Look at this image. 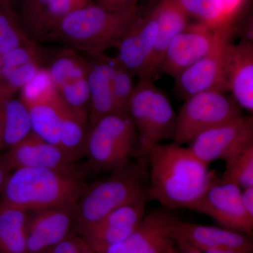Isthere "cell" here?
I'll use <instances>...</instances> for the list:
<instances>
[{"label": "cell", "instance_id": "1", "mask_svg": "<svg viewBox=\"0 0 253 253\" xmlns=\"http://www.w3.org/2000/svg\"><path fill=\"white\" fill-rule=\"evenodd\" d=\"M149 163V200L174 210L195 204L219 180L189 148L174 143L141 145Z\"/></svg>", "mask_w": 253, "mask_h": 253}, {"label": "cell", "instance_id": "2", "mask_svg": "<svg viewBox=\"0 0 253 253\" xmlns=\"http://www.w3.org/2000/svg\"><path fill=\"white\" fill-rule=\"evenodd\" d=\"M111 174L86 186L76 208L73 234L83 231L106 214L126 205L149 201V163L144 154L131 160Z\"/></svg>", "mask_w": 253, "mask_h": 253}, {"label": "cell", "instance_id": "3", "mask_svg": "<svg viewBox=\"0 0 253 253\" xmlns=\"http://www.w3.org/2000/svg\"><path fill=\"white\" fill-rule=\"evenodd\" d=\"M86 188L77 168H20L6 177L0 202L34 212L77 203Z\"/></svg>", "mask_w": 253, "mask_h": 253}, {"label": "cell", "instance_id": "4", "mask_svg": "<svg viewBox=\"0 0 253 253\" xmlns=\"http://www.w3.org/2000/svg\"><path fill=\"white\" fill-rule=\"evenodd\" d=\"M141 15L139 6L118 12L93 3L65 16L49 39L87 55L101 54L109 48L117 47Z\"/></svg>", "mask_w": 253, "mask_h": 253}, {"label": "cell", "instance_id": "5", "mask_svg": "<svg viewBox=\"0 0 253 253\" xmlns=\"http://www.w3.org/2000/svg\"><path fill=\"white\" fill-rule=\"evenodd\" d=\"M143 154L140 139L128 115L106 116L90 126L84 156L93 170L111 172Z\"/></svg>", "mask_w": 253, "mask_h": 253}, {"label": "cell", "instance_id": "6", "mask_svg": "<svg viewBox=\"0 0 253 253\" xmlns=\"http://www.w3.org/2000/svg\"><path fill=\"white\" fill-rule=\"evenodd\" d=\"M127 113L135 126L141 145L172 140L176 115L166 95L153 80L142 78L134 85Z\"/></svg>", "mask_w": 253, "mask_h": 253}, {"label": "cell", "instance_id": "7", "mask_svg": "<svg viewBox=\"0 0 253 253\" xmlns=\"http://www.w3.org/2000/svg\"><path fill=\"white\" fill-rule=\"evenodd\" d=\"M242 115L241 107L231 95L208 91L188 98L176 116L172 143L189 144L204 131Z\"/></svg>", "mask_w": 253, "mask_h": 253}, {"label": "cell", "instance_id": "8", "mask_svg": "<svg viewBox=\"0 0 253 253\" xmlns=\"http://www.w3.org/2000/svg\"><path fill=\"white\" fill-rule=\"evenodd\" d=\"M184 222L172 210H154L126 239L96 253H166L175 246Z\"/></svg>", "mask_w": 253, "mask_h": 253}, {"label": "cell", "instance_id": "9", "mask_svg": "<svg viewBox=\"0 0 253 253\" xmlns=\"http://www.w3.org/2000/svg\"><path fill=\"white\" fill-rule=\"evenodd\" d=\"M253 146V118L243 115L204 131L189 149L205 164L227 161Z\"/></svg>", "mask_w": 253, "mask_h": 253}, {"label": "cell", "instance_id": "10", "mask_svg": "<svg viewBox=\"0 0 253 253\" xmlns=\"http://www.w3.org/2000/svg\"><path fill=\"white\" fill-rule=\"evenodd\" d=\"M45 69L63 102L71 109L89 116V91L85 58L66 47L53 55Z\"/></svg>", "mask_w": 253, "mask_h": 253}, {"label": "cell", "instance_id": "11", "mask_svg": "<svg viewBox=\"0 0 253 253\" xmlns=\"http://www.w3.org/2000/svg\"><path fill=\"white\" fill-rule=\"evenodd\" d=\"M201 24H189L173 38L163 54L155 78L161 75L177 78L186 68L202 59L213 49L223 30Z\"/></svg>", "mask_w": 253, "mask_h": 253}, {"label": "cell", "instance_id": "12", "mask_svg": "<svg viewBox=\"0 0 253 253\" xmlns=\"http://www.w3.org/2000/svg\"><path fill=\"white\" fill-rule=\"evenodd\" d=\"M229 35V27L223 30L213 49L175 78V90L181 99L204 91H229L224 57V46Z\"/></svg>", "mask_w": 253, "mask_h": 253}, {"label": "cell", "instance_id": "13", "mask_svg": "<svg viewBox=\"0 0 253 253\" xmlns=\"http://www.w3.org/2000/svg\"><path fill=\"white\" fill-rule=\"evenodd\" d=\"M241 191L237 186L212 184L189 210L206 214L225 229L253 236V219L241 203Z\"/></svg>", "mask_w": 253, "mask_h": 253}, {"label": "cell", "instance_id": "14", "mask_svg": "<svg viewBox=\"0 0 253 253\" xmlns=\"http://www.w3.org/2000/svg\"><path fill=\"white\" fill-rule=\"evenodd\" d=\"M77 203L29 212L26 230L27 253H44L74 235Z\"/></svg>", "mask_w": 253, "mask_h": 253}, {"label": "cell", "instance_id": "15", "mask_svg": "<svg viewBox=\"0 0 253 253\" xmlns=\"http://www.w3.org/2000/svg\"><path fill=\"white\" fill-rule=\"evenodd\" d=\"M146 203L137 201L114 210L80 236L96 253L124 241L144 217Z\"/></svg>", "mask_w": 253, "mask_h": 253}, {"label": "cell", "instance_id": "16", "mask_svg": "<svg viewBox=\"0 0 253 253\" xmlns=\"http://www.w3.org/2000/svg\"><path fill=\"white\" fill-rule=\"evenodd\" d=\"M158 26L152 12L141 15L116 47V59L134 76L146 78L157 38Z\"/></svg>", "mask_w": 253, "mask_h": 253}, {"label": "cell", "instance_id": "17", "mask_svg": "<svg viewBox=\"0 0 253 253\" xmlns=\"http://www.w3.org/2000/svg\"><path fill=\"white\" fill-rule=\"evenodd\" d=\"M224 70L231 96L241 109L253 111V47L247 41L226 42Z\"/></svg>", "mask_w": 253, "mask_h": 253}, {"label": "cell", "instance_id": "18", "mask_svg": "<svg viewBox=\"0 0 253 253\" xmlns=\"http://www.w3.org/2000/svg\"><path fill=\"white\" fill-rule=\"evenodd\" d=\"M85 58L89 91V122L118 114L113 94V58L104 53Z\"/></svg>", "mask_w": 253, "mask_h": 253}, {"label": "cell", "instance_id": "19", "mask_svg": "<svg viewBox=\"0 0 253 253\" xmlns=\"http://www.w3.org/2000/svg\"><path fill=\"white\" fill-rule=\"evenodd\" d=\"M4 155L11 170L20 168L67 169L77 168L78 161L61 148L43 140L33 132Z\"/></svg>", "mask_w": 253, "mask_h": 253}, {"label": "cell", "instance_id": "20", "mask_svg": "<svg viewBox=\"0 0 253 253\" xmlns=\"http://www.w3.org/2000/svg\"><path fill=\"white\" fill-rule=\"evenodd\" d=\"M151 12L157 21L158 31L154 53L145 78L154 81L165 51L173 38L189 25V17L176 0H162Z\"/></svg>", "mask_w": 253, "mask_h": 253}, {"label": "cell", "instance_id": "21", "mask_svg": "<svg viewBox=\"0 0 253 253\" xmlns=\"http://www.w3.org/2000/svg\"><path fill=\"white\" fill-rule=\"evenodd\" d=\"M199 249L229 247L253 251L252 236L225 229L183 223L180 238Z\"/></svg>", "mask_w": 253, "mask_h": 253}, {"label": "cell", "instance_id": "22", "mask_svg": "<svg viewBox=\"0 0 253 253\" xmlns=\"http://www.w3.org/2000/svg\"><path fill=\"white\" fill-rule=\"evenodd\" d=\"M2 150L8 151L33 132L31 116L26 105L18 98L0 101Z\"/></svg>", "mask_w": 253, "mask_h": 253}, {"label": "cell", "instance_id": "23", "mask_svg": "<svg viewBox=\"0 0 253 253\" xmlns=\"http://www.w3.org/2000/svg\"><path fill=\"white\" fill-rule=\"evenodd\" d=\"M29 212L0 202V253H27Z\"/></svg>", "mask_w": 253, "mask_h": 253}, {"label": "cell", "instance_id": "24", "mask_svg": "<svg viewBox=\"0 0 253 253\" xmlns=\"http://www.w3.org/2000/svg\"><path fill=\"white\" fill-rule=\"evenodd\" d=\"M89 130V116L68 108L61 123L59 147L78 161L85 156Z\"/></svg>", "mask_w": 253, "mask_h": 253}, {"label": "cell", "instance_id": "25", "mask_svg": "<svg viewBox=\"0 0 253 253\" xmlns=\"http://www.w3.org/2000/svg\"><path fill=\"white\" fill-rule=\"evenodd\" d=\"M188 17L212 29L227 27L228 20L222 0H176Z\"/></svg>", "mask_w": 253, "mask_h": 253}, {"label": "cell", "instance_id": "26", "mask_svg": "<svg viewBox=\"0 0 253 253\" xmlns=\"http://www.w3.org/2000/svg\"><path fill=\"white\" fill-rule=\"evenodd\" d=\"M19 47L38 46L25 33L14 10L0 5V56Z\"/></svg>", "mask_w": 253, "mask_h": 253}, {"label": "cell", "instance_id": "27", "mask_svg": "<svg viewBox=\"0 0 253 253\" xmlns=\"http://www.w3.org/2000/svg\"><path fill=\"white\" fill-rule=\"evenodd\" d=\"M225 163V170L219 178V183L234 184L241 189L253 187V146Z\"/></svg>", "mask_w": 253, "mask_h": 253}, {"label": "cell", "instance_id": "28", "mask_svg": "<svg viewBox=\"0 0 253 253\" xmlns=\"http://www.w3.org/2000/svg\"><path fill=\"white\" fill-rule=\"evenodd\" d=\"M93 3V0H55L42 19L36 43L49 39L55 27L65 16Z\"/></svg>", "mask_w": 253, "mask_h": 253}, {"label": "cell", "instance_id": "29", "mask_svg": "<svg viewBox=\"0 0 253 253\" xmlns=\"http://www.w3.org/2000/svg\"><path fill=\"white\" fill-rule=\"evenodd\" d=\"M55 0H20V22L25 33L36 42L37 35L43 16Z\"/></svg>", "mask_w": 253, "mask_h": 253}, {"label": "cell", "instance_id": "30", "mask_svg": "<svg viewBox=\"0 0 253 253\" xmlns=\"http://www.w3.org/2000/svg\"><path fill=\"white\" fill-rule=\"evenodd\" d=\"M132 74L113 58V94L118 114L128 115V106L134 91Z\"/></svg>", "mask_w": 253, "mask_h": 253}, {"label": "cell", "instance_id": "31", "mask_svg": "<svg viewBox=\"0 0 253 253\" xmlns=\"http://www.w3.org/2000/svg\"><path fill=\"white\" fill-rule=\"evenodd\" d=\"M84 240L73 235L63 240L44 253H83Z\"/></svg>", "mask_w": 253, "mask_h": 253}, {"label": "cell", "instance_id": "32", "mask_svg": "<svg viewBox=\"0 0 253 253\" xmlns=\"http://www.w3.org/2000/svg\"><path fill=\"white\" fill-rule=\"evenodd\" d=\"M139 0H96V4L118 12L129 11L137 8Z\"/></svg>", "mask_w": 253, "mask_h": 253}, {"label": "cell", "instance_id": "33", "mask_svg": "<svg viewBox=\"0 0 253 253\" xmlns=\"http://www.w3.org/2000/svg\"><path fill=\"white\" fill-rule=\"evenodd\" d=\"M241 203L248 215L253 219V187L242 189Z\"/></svg>", "mask_w": 253, "mask_h": 253}, {"label": "cell", "instance_id": "34", "mask_svg": "<svg viewBox=\"0 0 253 253\" xmlns=\"http://www.w3.org/2000/svg\"><path fill=\"white\" fill-rule=\"evenodd\" d=\"M9 163L6 160L4 154H0V194L4 186L6 177L11 172Z\"/></svg>", "mask_w": 253, "mask_h": 253}, {"label": "cell", "instance_id": "35", "mask_svg": "<svg viewBox=\"0 0 253 253\" xmlns=\"http://www.w3.org/2000/svg\"><path fill=\"white\" fill-rule=\"evenodd\" d=\"M175 249L177 253H204L199 249L182 239H179L176 241Z\"/></svg>", "mask_w": 253, "mask_h": 253}, {"label": "cell", "instance_id": "36", "mask_svg": "<svg viewBox=\"0 0 253 253\" xmlns=\"http://www.w3.org/2000/svg\"><path fill=\"white\" fill-rule=\"evenodd\" d=\"M228 20H230L234 13L239 9L243 0H222Z\"/></svg>", "mask_w": 253, "mask_h": 253}, {"label": "cell", "instance_id": "37", "mask_svg": "<svg viewBox=\"0 0 253 253\" xmlns=\"http://www.w3.org/2000/svg\"><path fill=\"white\" fill-rule=\"evenodd\" d=\"M199 250L204 253H253V251H244L229 247L208 248Z\"/></svg>", "mask_w": 253, "mask_h": 253}, {"label": "cell", "instance_id": "38", "mask_svg": "<svg viewBox=\"0 0 253 253\" xmlns=\"http://www.w3.org/2000/svg\"><path fill=\"white\" fill-rule=\"evenodd\" d=\"M15 1L16 0H0V5L6 9H13V4Z\"/></svg>", "mask_w": 253, "mask_h": 253}, {"label": "cell", "instance_id": "39", "mask_svg": "<svg viewBox=\"0 0 253 253\" xmlns=\"http://www.w3.org/2000/svg\"><path fill=\"white\" fill-rule=\"evenodd\" d=\"M83 253H96L94 250L89 247L85 241H84V245H83Z\"/></svg>", "mask_w": 253, "mask_h": 253}, {"label": "cell", "instance_id": "40", "mask_svg": "<svg viewBox=\"0 0 253 253\" xmlns=\"http://www.w3.org/2000/svg\"><path fill=\"white\" fill-rule=\"evenodd\" d=\"M2 151V136H1V123H0V154Z\"/></svg>", "mask_w": 253, "mask_h": 253}, {"label": "cell", "instance_id": "41", "mask_svg": "<svg viewBox=\"0 0 253 253\" xmlns=\"http://www.w3.org/2000/svg\"><path fill=\"white\" fill-rule=\"evenodd\" d=\"M166 253H176V251L175 246H174V247H172V249L168 250L167 252H166Z\"/></svg>", "mask_w": 253, "mask_h": 253}, {"label": "cell", "instance_id": "42", "mask_svg": "<svg viewBox=\"0 0 253 253\" xmlns=\"http://www.w3.org/2000/svg\"><path fill=\"white\" fill-rule=\"evenodd\" d=\"M149 1H155V0H149Z\"/></svg>", "mask_w": 253, "mask_h": 253}]
</instances>
